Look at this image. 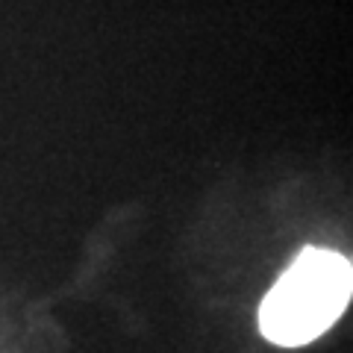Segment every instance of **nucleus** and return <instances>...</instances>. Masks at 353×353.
<instances>
[{
    "mask_svg": "<svg viewBox=\"0 0 353 353\" xmlns=\"http://www.w3.org/2000/svg\"><path fill=\"white\" fill-rule=\"evenodd\" d=\"M350 292V262L336 250L306 248L262 301V336L280 347L309 345L341 318Z\"/></svg>",
    "mask_w": 353,
    "mask_h": 353,
    "instance_id": "nucleus-1",
    "label": "nucleus"
}]
</instances>
